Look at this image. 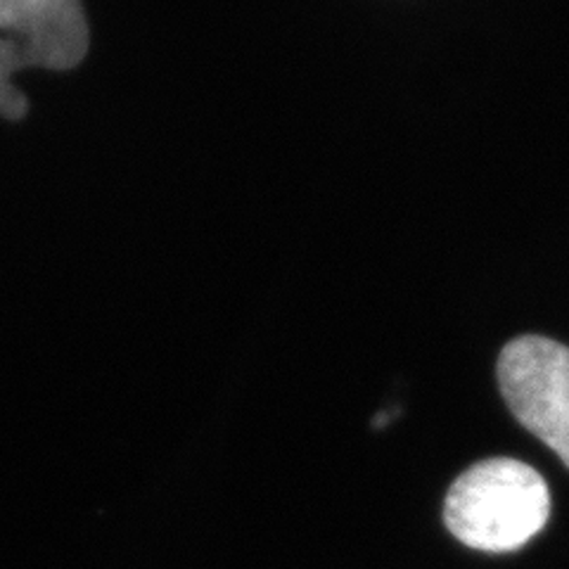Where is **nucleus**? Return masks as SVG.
Instances as JSON below:
<instances>
[{"label": "nucleus", "mask_w": 569, "mask_h": 569, "mask_svg": "<svg viewBox=\"0 0 569 569\" xmlns=\"http://www.w3.org/2000/svg\"><path fill=\"white\" fill-rule=\"evenodd\" d=\"M550 518V489L531 466L515 458L475 462L451 485L443 525L475 550L508 553L529 543Z\"/></svg>", "instance_id": "f257e3e1"}, {"label": "nucleus", "mask_w": 569, "mask_h": 569, "mask_svg": "<svg viewBox=\"0 0 569 569\" xmlns=\"http://www.w3.org/2000/svg\"><path fill=\"white\" fill-rule=\"evenodd\" d=\"M88 46L81 0H0V117L20 121L29 112L27 96L12 83L17 71H69Z\"/></svg>", "instance_id": "f03ea898"}, {"label": "nucleus", "mask_w": 569, "mask_h": 569, "mask_svg": "<svg viewBox=\"0 0 569 569\" xmlns=\"http://www.w3.org/2000/svg\"><path fill=\"white\" fill-rule=\"evenodd\" d=\"M496 372L515 420L569 468V347L539 335L518 337L503 347Z\"/></svg>", "instance_id": "7ed1b4c3"}]
</instances>
